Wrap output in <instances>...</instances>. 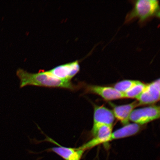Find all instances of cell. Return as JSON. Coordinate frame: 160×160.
<instances>
[{"label":"cell","instance_id":"obj_1","mask_svg":"<svg viewBox=\"0 0 160 160\" xmlns=\"http://www.w3.org/2000/svg\"><path fill=\"white\" fill-rule=\"evenodd\" d=\"M17 74L20 80V87L27 86L57 88L74 90L76 86L71 81H63L50 75L47 71L31 73L22 69L17 70Z\"/></svg>","mask_w":160,"mask_h":160},{"label":"cell","instance_id":"obj_2","mask_svg":"<svg viewBox=\"0 0 160 160\" xmlns=\"http://www.w3.org/2000/svg\"><path fill=\"white\" fill-rule=\"evenodd\" d=\"M160 16L159 2L156 0H138L134 3L132 10L126 18L125 22L128 23L136 18L143 22L152 17Z\"/></svg>","mask_w":160,"mask_h":160},{"label":"cell","instance_id":"obj_3","mask_svg":"<svg viewBox=\"0 0 160 160\" xmlns=\"http://www.w3.org/2000/svg\"><path fill=\"white\" fill-rule=\"evenodd\" d=\"M160 107L157 105L135 109L130 115V121L140 125L159 118Z\"/></svg>","mask_w":160,"mask_h":160},{"label":"cell","instance_id":"obj_4","mask_svg":"<svg viewBox=\"0 0 160 160\" xmlns=\"http://www.w3.org/2000/svg\"><path fill=\"white\" fill-rule=\"evenodd\" d=\"M79 62L76 61L60 65L47 71L50 75L63 81L71 80L80 71Z\"/></svg>","mask_w":160,"mask_h":160},{"label":"cell","instance_id":"obj_5","mask_svg":"<svg viewBox=\"0 0 160 160\" xmlns=\"http://www.w3.org/2000/svg\"><path fill=\"white\" fill-rule=\"evenodd\" d=\"M115 118L112 111L103 106H96L94 109L93 123L92 133L94 134L100 126H113Z\"/></svg>","mask_w":160,"mask_h":160},{"label":"cell","instance_id":"obj_6","mask_svg":"<svg viewBox=\"0 0 160 160\" xmlns=\"http://www.w3.org/2000/svg\"><path fill=\"white\" fill-rule=\"evenodd\" d=\"M160 99V79L147 84L145 89L137 99L140 105L153 104Z\"/></svg>","mask_w":160,"mask_h":160},{"label":"cell","instance_id":"obj_7","mask_svg":"<svg viewBox=\"0 0 160 160\" xmlns=\"http://www.w3.org/2000/svg\"><path fill=\"white\" fill-rule=\"evenodd\" d=\"M112 132V126L106 125L100 126L93 135V138L79 148L85 151L101 144L108 142H109Z\"/></svg>","mask_w":160,"mask_h":160},{"label":"cell","instance_id":"obj_8","mask_svg":"<svg viewBox=\"0 0 160 160\" xmlns=\"http://www.w3.org/2000/svg\"><path fill=\"white\" fill-rule=\"evenodd\" d=\"M88 91L98 95L106 101L125 98L124 95L119 92L114 88L97 85H89L87 87Z\"/></svg>","mask_w":160,"mask_h":160},{"label":"cell","instance_id":"obj_9","mask_svg":"<svg viewBox=\"0 0 160 160\" xmlns=\"http://www.w3.org/2000/svg\"><path fill=\"white\" fill-rule=\"evenodd\" d=\"M139 106L140 105L138 102L136 101L127 104L114 106L112 111L115 118L122 124L126 125L129 123L132 112Z\"/></svg>","mask_w":160,"mask_h":160},{"label":"cell","instance_id":"obj_10","mask_svg":"<svg viewBox=\"0 0 160 160\" xmlns=\"http://www.w3.org/2000/svg\"><path fill=\"white\" fill-rule=\"evenodd\" d=\"M141 126L134 123H128L112 132L109 142L135 135L139 131Z\"/></svg>","mask_w":160,"mask_h":160},{"label":"cell","instance_id":"obj_11","mask_svg":"<svg viewBox=\"0 0 160 160\" xmlns=\"http://www.w3.org/2000/svg\"><path fill=\"white\" fill-rule=\"evenodd\" d=\"M49 139L52 141V142H54L56 144L59 145L58 147L52 148L51 149V151L54 152L65 160H69L71 158L77 150V149L63 147L59 145L53 140L50 139Z\"/></svg>","mask_w":160,"mask_h":160},{"label":"cell","instance_id":"obj_12","mask_svg":"<svg viewBox=\"0 0 160 160\" xmlns=\"http://www.w3.org/2000/svg\"><path fill=\"white\" fill-rule=\"evenodd\" d=\"M147 84L138 81L131 88L124 94L125 98L137 99L143 92Z\"/></svg>","mask_w":160,"mask_h":160},{"label":"cell","instance_id":"obj_13","mask_svg":"<svg viewBox=\"0 0 160 160\" xmlns=\"http://www.w3.org/2000/svg\"><path fill=\"white\" fill-rule=\"evenodd\" d=\"M138 81L131 80H123L116 83L113 88L118 91L124 94L138 82Z\"/></svg>","mask_w":160,"mask_h":160}]
</instances>
